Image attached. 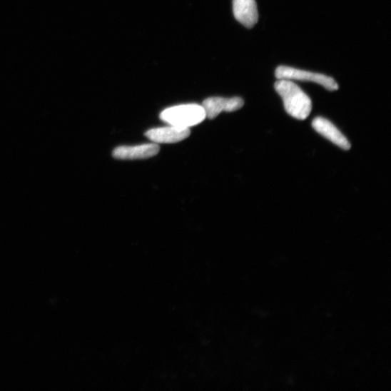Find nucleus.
<instances>
[{"label": "nucleus", "mask_w": 391, "mask_h": 391, "mask_svg": "<svg viewBox=\"0 0 391 391\" xmlns=\"http://www.w3.org/2000/svg\"><path fill=\"white\" fill-rule=\"evenodd\" d=\"M160 152V146L156 143H145L138 146H119L115 149L113 156L119 160H136L153 158Z\"/></svg>", "instance_id": "5"}, {"label": "nucleus", "mask_w": 391, "mask_h": 391, "mask_svg": "<svg viewBox=\"0 0 391 391\" xmlns=\"http://www.w3.org/2000/svg\"><path fill=\"white\" fill-rule=\"evenodd\" d=\"M161 118L171 126L189 128L202 123L206 118V113L202 106L188 104L165 110L161 113Z\"/></svg>", "instance_id": "2"}, {"label": "nucleus", "mask_w": 391, "mask_h": 391, "mask_svg": "<svg viewBox=\"0 0 391 391\" xmlns=\"http://www.w3.org/2000/svg\"><path fill=\"white\" fill-rule=\"evenodd\" d=\"M191 133L189 128L175 126L151 129L145 136L157 143H172L187 138Z\"/></svg>", "instance_id": "7"}, {"label": "nucleus", "mask_w": 391, "mask_h": 391, "mask_svg": "<svg viewBox=\"0 0 391 391\" xmlns=\"http://www.w3.org/2000/svg\"><path fill=\"white\" fill-rule=\"evenodd\" d=\"M233 11L235 19L248 29L253 28L258 21L255 0H233Z\"/></svg>", "instance_id": "8"}, {"label": "nucleus", "mask_w": 391, "mask_h": 391, "mask_svg": "<svg viewBox=\"0 0 391 391\" xmlns=\"http://www.w3.org/2000/svg\"><path fill=\"white\" fill-rule=\"evenodd\" d=\"M312 125L318 133L341 149L349 151L351 148L349 140L328 120L318 117L313 120Z\"/></svg>", "instance_id": "6"}, {"label": "nucleus", "mask_w": 391, "mask_h": 391, "mask_svg": "<svg viewBox=\"0 0 391 391\" xmlns=\"http://www.w3.org/2000/svg\"><path fill=\"white\" fill-rule=\"evenodd\" d=\"M244 105L240 97L223 98L210 97L206 99L203 107L206 113V118L215 119L222 112H233L240 110Z\"/></svg>", "instance_id": "4"}, {"label": "nucleus", "mask_w": 391, "mask_h": 391, "mask_svg": "<svg viewBox=\"0 0 391 391\" xmlns=\"http://www.w3.org/2000/svg\"><path fill=\"white\" fill-rule=\"evenodd\" d=\"M275 88L282 98L285 111L298 120L307 119L312 111L310 98L295 83L290 80L278 79Z\"/></svg>", "instance_id": "1"}, {"label": "nucleus", "mask_w": 391, "mask_h": 391, "mask_svg": "<svg viewBox=\"0 0 391 391\" xmlns=\"http://www.w3.org/2000/svg\"><path fill=\"white\" fill-rule=\"evenodd\" d=\"M275 76L278 79L317 83L328 91H335L339 87L337 83L332 77L288 66H279L276 69Z\"/></svg>", "instance_id": "3"}]
</instances>
